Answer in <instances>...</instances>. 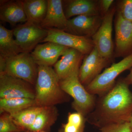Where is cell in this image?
I'll list each match as a JSON object with an SVG mask.
<instances>
[{
    "label": "cell",
    "instance_id": "6da1fadb",
    "mask_svg": "<svg viewBox=\"0 0 132 132\" xmlns=\"http://www.w3.org/2000/svg\"><path fill=\"white\" fill-rule=\"evenodd\" d=\"M129 85L125 78H121L112 89L98 96L94 109L87 116L88 122L99 128L128 122L132 115V93Z\"/></svg>",
    "mask_w": 132,
    "mask_h": 132
},
{
    "label": "cell",
    "instance_id": "7a4b0ae2",
    "mask_svg": "<svg viewBox=\"0 0 132 132\" xmlns=\"http://www.w3.org/2000/svg\"><path fill=\"white\" fill-rule=\"evenodd\" d=\"M64 92L57 74L51 67L38 66L35 100L39 106H50L63 100Z\"/></svg>",
    "mask_w": 132,
    "mask_h": 132
},
{
    "label": "cell",
    "instance_id": "3957f363",
    "mask_svg": "<svg viewBox=\"0 0 132 132\" xmlns=\"http://www.w3.org/2000/svg\"><path fill=\"white\" fill-rule=\"evenodd\" d=\"M79 69L60 80V85L64 93L73 98L72 105L78 112L87 116L94 109L97 98L87 92L79 78Z\"/></svg>",
    "mask_w": 132,
    "mask_h": 132
},
{
    "label": "cell",
    "instance_id": "277c9868",
    "mask_svg": "<svg viewBox=\"0 0 132 132\" xmlns=\"http://www.w3.org/2000/svg\"><path fill=\"white\" fill-rule=\"evenodd\" d=\"M132 67V54L106 68L91 83L85 86V88L91 94L98 96L102 95L112 88L116 82V78L121 73Z\"/></svg>",
    "mask_w": 132,
    "mask_h": 132
},
{
    "label": "cell",
    "instance_id": "5b68a950",
    "mask_svg": "<svg viewBox=\"0 0 132 132\" xmlns=\"http://www.w3.org/2000/svg\"><path fill=\"white\" fill-rule=\"evenodd\" d=\"M6 60L4 74L21 79L32 85L36 83L38 67L30 53L22 52Z\"/></svg>",
    "mask_w": 132,
    "mask_h": 132
},
{
    "label": "cell",
    "instance_id": "8992f818",
    "mask_svg": "<svg viewBox=\"0 0 132 132\" xmlns=\"http://www.w3.org/2000/svg\"><path fill=\"white\" fill-rule=\"evenodd\" d=\"M17 45L23 52L31 53L39 43H42L48 34V29L27 21L13 29Z\"/></svg>",
    "mask_w": 132,
    "mask_h": 132
},
{
    "label": "cell",
    "instance_id": "52a82bcc",
    "mask_svg": "<svg viewBox=\"0 0 132 132\" xmlns=\"http://www.w3.org/2000/svg\"><path fill=\"white\" fill-rule=\"evenodd\" d=\"M48 42L76 50L85 55L89 54L95 47L92 38L75 35L56 28L48 29L47 36L42 43Z\"/></svg>",
    "mask_w": 132,
    "mask_h": 132
},
{
    "label": "cell",
    "instance_id": "ba28073f",
    "mask_svg": "<svg viewBox=\"0 0 132 132\" xmlns=\"http://www.w3.org/2000/svg\"><path fill=\"white\" fill-rule=\"evenodd\" d=\"M116 8L109 10L102 18L100 27L92 37L95 47L103 57L111 60L114 53L112 38L113 22Z\"/></svg>",
    "mask_w": 132,
    "mask_h": 132
},
{
    "label": "cell",
    "instance_id": "9c48e42d",
    "mask_svg": "<svg viewBox=\"0 0 132 132\" xmlns=\"http://www.w3.org/2000/svg\"><path fill=\"white\" fill-rule=\"evenodd\" d=\"M111 60L103 57L95 47L89 54L85 55L79 71L80 82L85 87L101 73Z\"/></svg>",
    "mask_w": 132,
    "mask_h": 132
},
{
    "label": "cell",
    "instance_id": "30bf717a",
    "mask_svg": "<svg viewBox=\"0 0 132 132\" xmlns=\"http://www.w3.org/2000/svg\"><path fill=\"white\" fill-rule=\"evenodd\" d=\"M114 57H125L132 54V22L118 12L115 21Z\"/></svg>",
    "mask_w": 132,
    "mask_h": 132
},
{
    "label": "cell",
    "instance_id": "8fae6325",
    "mask_svg": "<svg viewBox=\"0 0 132 132\" xmlns=\"http://www.w3.org/2000/svg\"><path fill=\"white\" fill-rule=\"evenodd\" d=\"M25 81L4 74L0 75L1 99L28 98L35 99L34 93Z\"/></svg>",
    "mask_w": 132,
    "mask_h": 132
},
{
    "label": "cell",
    "instance_id": "7c38bea8",
    "mask_svg": "<svg viewBox=\"0 0 132 132\" xmlns=\"http://www.w3.org/2000/svg\"><path fill=\"white\" fill-rule=\"evenodd\" d=\"M102 18L99 15H80L69 19L65 31L67 32L90 38L101 25Z\"/></svg>",
    "mask_w": 132,
    "mask_h": 132
},
{
    "label": "cell",
    "instance_id": "4fadbf2b",
    "mask_svg": "<svg viewBox=\"0 0 132 132\" xmlns=\"http://www.w3.org/2000/svg\"><path fill=\"white\" fill-rule=\"evenodd\" d=\"M68 47L55 43L46 42L39 44L31 53L34 61L38 66L51 67L55 64Z\"/></svg>",
    "mask_w": 132,
    "mask_h": 132
},
{
    "label": "cell",
    "instance_id": "5bb4252c",
    "mask_svg": "<svg viewBox=\"0 0 132 132\" xmlns=\"http://www.w3.org/2000/svg\"><path fill=\"white\" fill-rule=\"evenodd\" d=\"M46 14L40 26L46 29L56 28L65 31L68 20L66 18L62 1L48 0Z\"/></svg>",
    "mask_w": 132,
    "mask_h": 132
},
{
    "label": "cell",
    "instance_id": "9a60e30c",
    "mask_svg": "<svg viewBox=\"0 0 132 132\" xmlns=\"http://www.w3.org/2000/svg\"><path fill=\"white\" fill-rule=\"evenodd\" d=\"M85 55L76 50L69 48L54 65L55 71L60 80L79 69Z\"/></svg>",
    "mask_w": 132,
    "mask_h": 132
},
{
    "label": "cell",
    "instance_id": "2e32d148",
    "mask_svg": "<svg viewBox=\"0 0 132 132\" xmlns=\"http://www.w3.org/2000/svg\"><path fill=\"white\" fill-rule=\"evenodd\" d=\"M0 19L12 26L27 21L22 1L1 2Z\"/></svg>",
    "mask_w": 132,
    "mask_h": 132
},
{
    "label": "cell",
    "instance_id": "e0dca14e",
    "mask_svg": "<svg viewBox=\"0 0 132 132\" xmlns=\"http://www.w3.org/2000/svg\"><path fill=\"white\" fill-rule=\"evenodd\" d=\"M68 20L80 15H99V8L95 2L90 0L68 1L64 10Z\"/></svg>",
    "mask_w": 132,
    "mask_h": 132
},
{
    "label": "cell",
    "instance_id": "ac0fdd59",
    "mask_svg": "<svg viewBox=\"0 0 132 132\" xmlns=\"http://www.w3.org/2000/svg\"><path fill=\"white\" fill-rule=\"evenodd\" d=\"M28 21L40 25L45 19L48 9V0L22 1Z\"/></svg>",
    "mask_w": 132,
    "mask_h": 132
},
{
    "label": "cell",
    "instance_id": "d6986e66",
    "mask_svg": "<svg viewBox=\"0 0 132 132\" xmlns=\"http://www.w3.org/2000/svg\"><path fill=\"white\" fill-rule=\"evenodd\" d=\"M13 30L0 25V56L5 59L23 52L14 38Z\"/></svg>",
    "mask_w": 132,
    "mask_h": 132
},
{
    "label": "cell",
    "instance_id": "ffe728a7",
    "mask_svg": "<svg viewBox=\"0 0 132 132\" xmlns=\"http://www.w3.org/2000/svg\"><path fill=\"white\" fill-rule=\"evenodd\" d=\"M35 99L22 98L0 99L1 111L7 112L10 115L35 106Z\"/></svg>",
    "mask_w": 132,
    "mask_h": 132
},
{
    "label": "cell",
    "instance_id": "44dd1931",
    "mask_svg": "<svg viewBox=\"0 0 132 132\" xmlns=\"http://www.w3.org/2000/svg\"><path fill=\"white\" fill-rule=\"evenodd\" d=\"M43 108V106H35L26 109L17 113L10 115L18 126L22 129L26 128L29 130Z\"/></svg>",
    "mask_w": 132,
    "mask_h": 132
},
{
    "label": "cell",
    "instance_id": "7402d4cb",
    "mask_svg": "<svg viewBox=\"0 0 132 132\" xmlns=\"http://www.w3.org/2000/svg\"><path fill=\"white\" fill-rule=\"evenodd\" d=\"M51 111L48 106L43 107L41 111L36 118L33 125L29 130L33 132H38L45 128L51 119Z\"/></svg>",
    "mask_w": 132,
    "mask_h": 132
},
{
    "label": "cell",
    "instance_id": "603a6c76",
    "mask_svg": "<svg viewBox=\"0 0 132 132\" xmlns=\"http://www.w3.org/2000/svg\"><path fill=\"white\" fill-rule=\"evenodd\" d=\"M22 128L14 123L9 114L2 116L0 118V132H18Z\"/></svg>",
    "mask_w": 132,
    "mask_h": 132
},
{
    "label": "cell",
    "instance_id": "cb8c5ba5",
    "mask_svg": "<svg viewBox=\"0 0 132 132\" xmlns=\"http://www.w3.org/2000/svg\"><path fill=\"white\" fill-rule=\"evenodd\" d=\"M119 12L127 20L132 22V0H123L120 4Z\"/></svg>",
    "mask_w": 132,
    "mask_h": 132
},
{
    "label": "cell",
    "instance_id": "d4e9b609",
    "mask_svg": "<svg viewBox=\"0 0 132 132\" xmlns=\"http://www.w3.org/2000/svg\"><path fill=\"white\" fill-rule=\"evenodd\" d=\"M99 132H132L128 122L112 124L100 128Z\"/></svg>",
    "mask_w": 132,
    "mask_h": 132
},
{
    "label": "cell",
    "instance_id": "484cf974",
    "mask_svg": "<svg viewBox=\"0 0 132 132\" xmlns=\"http://www.w3.org/2000/svg\"><path fill=\"white\" fill-rule=\"evenodd\" d=\"M85 117L78 112L69 114L68 122L76 126L79 128L85 125Z\"/></svg>",
    "mask_w": 132,
    "mask_h": 132
},
{
    "label": "cell",
    "instance_id": "4316f807",
    "mask_svg": "<svg viewBox=\"0 0 132 132\" xmlns=\"http://www.w3.org/2000/svg\"><path fill=\"white\" fill-rule=\"evenodd\" d=\"M113 2V0H102L100 1V2L101 8L105 15L109 11L110 8Z\"/></svg>",
    "mask_w": 132,
    "mask_h": 132
},
{
    "label": "cell",
    "instance_id": "83f0119b",
    "mask_svg": "<svg viewBox=\"0 0 132 132\" xmlns=\"http://www.w3.org/2000/svg\"><path fill=\"white\" fill-rule=\"evenodd\" d=\"M80 128H79L76 126L68 122L64 125V132H78Z\"/></svg>",
    "mask_w": 132,
    "mask_h": 132
},
{
    "label": "cell",
    "instance_id": "f1b7e54d",
    "mask_svg": "<svg viewBox=\"0 0 132 132\" xmlns=\"http://www.w3.org/2000/svg\"><path fill=\"white\" fill-rule=\"evenodd\" d=\"M125 79L129 85H132V67L130 69V73L128 75L126 78H125Z\"/></svg>",
    "mask_w": 132,
    "mask_h": 132
},
{
    "label": "cell",
    "instance_id": "f546056e",
    "mask_svg": "<svg viewBox=\"0 0 132 132\" xmlns=\"http://www.w3.org/2000/svg\"><path fill=\"white\" fill-rule=\"evenodd\" d=\"M128 123H129V126H130V129L132 132V115L129 119Z\"/></svg>",
    "mask_w": 132,
    "mask_h": 132
},
{
    "label": "cell",
    "instance_id": "4dcf8cb0",
    "mask_svg": "<svg viewBox=\"0 0 132 132\" xmlns=\"http://www.w3.org/2000/svg\"><path fill=\"white\" fill-rule=\"evenodd\" d=\"M85 125L82 126L80 128V130H79V131L78 132H84V128H85Z\"/></svg>",
    "mask_w": 132,
    "mask_h": 132
},
{
    "label": "cell",
    "instance_id": "1f68e13d",
    "mask_svg": "<svg viewBox=\"0 0 132 132\" xmlns=\"http://www.w3.org/2000/svg\"><path fill=\"white\" fill-rule=\"evenodd\" d=\"M44 132V131H40V132Z\"/></svg>",
    "mask_w": 132,
    "mask_h": 132
}]
</instances>
